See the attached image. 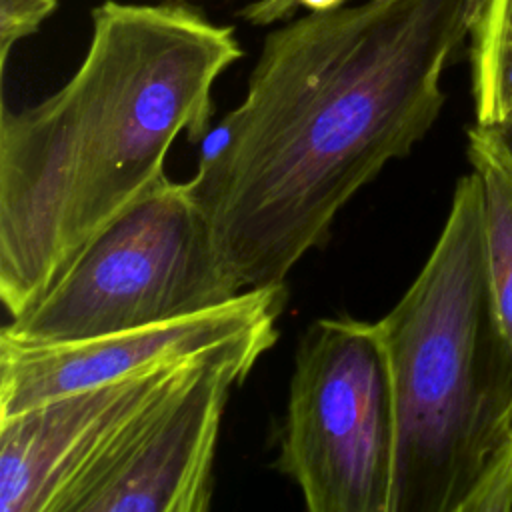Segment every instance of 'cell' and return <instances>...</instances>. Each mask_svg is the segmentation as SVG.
I'll use <instances>...</instances> for the list:
<instances>
[{
	"instance_id": "cell-1",
	"label": "cell",
	"mask_w": 512,
	"mask_h": 512,
	"mask_svg": "<svg viewBox=\"0 0 512 512\" xmlns=\"http://www.w3.org/2000/svg\"><path fill=\"white\" fill-rule=\"evenodd\" d=\"M480 6L362 0L266 36L244 100L186 180L244 290L284 284L348 200L426 136Z\"/></svg>"
},
{
	"instance_id": "cell-2",
	"label": "cell",
	"mask_w": 512,
	"mask_h": 512,
	"mask_svg": "<svg viewBox=\"0 0 512 512\" xmlns=\"http://www.w3.org/2000/svg\"><path fill=\"white\" fill-rule=\"evenodd\" d=\"M240 56L234 28L196 10L106 0L70 80L20 112L2 106L0 298L10 318L164 176L178 134H208L212 88Z\"/></svg>"
},
{
	"instance_id": "cell-3",
	"label": "cell",
	"mask_w": 512,
	"mask_h": 512,
	"mask_svg": "<svg viewBox=\"0 0 512 512\" xmlns=\"http://www.w3.org/2000/svg\"><path fill=\"white\" fill-rule=\"evenodd\" d=\"M374 324L394 402L390 512H466L512 454V344L474 170L456 182L422 270Z\"/></svg>"
},
{
	"instance_id": "cell-4",
	"label": "cell",
	"mask_w": 512,
	"mask_h": 512,
	"mask_svg": "<svg viewBox=\"0 0 512 512\" xmlns=\"http://www.w3.org/2000/svg\"><path fill=\"white\" fill-rule=\"evenodd\" d=\"M240 292L188 184L164 174L108 222L0 338L88 340L190 316Z\"/></svg>"
},
{
	"instance_id": "cell-5",
	"label": "cell",
	"mask_w": 512,
	"mask_h": 512,
	"mask_svg": "<svg viewBox=\"0 0 512 512\" xmlns=\"http://www.w3.org/2000/svg\"><path fill=\"white\" fill-rule=\"evenodd\" d=\"M394 402L376 324L318 318L300 338L274 468L310 512H390Z\"/></svg>"
},
{
	"instance_id": "cell-6",
	"label": "cell",
	"mask_w": 512,
	"mask_h": 512,
	"mask_svg": "<svg viewBox=\"0 0 512 512\" xmlns=\"http://www.w3.org/2000/svg\"><path fill=\"white\" fill-rule=\"evenodd\" d=\"M276 340V324H266L206 352L150 410L76 512H206L230 392Z\"/></svg>"
},
{
	"instance_id": "cell-7",
	"label": "cell",
	"mask_w": 512,
	"mask_h": 512,
	"mask_svg": "<svg viewBox=\"0 0 512 512\" xmlns=\"http://www.w3.org/2000/svg\"><path fill=\"white\" fill-rule=\"evenodd\" d=\"M202 356L0 418V512H76L150 410Z\"/></svg>"
},
{
	"instance_id": "cell-8",
	"label": "cell",
	"mask_w": 512,
	"mask_h": 512,
	"mask_svg": "<svg viewBox=\"0 0 512 512\" xmlns=\"http://www.w3.org/2000/svg\"><path fill=\"white\" fill-rule=\"evenodd\" d=\"M286 284L248 288L226 304L132 330L60 344L0 338V418L46 400L116 382L206 354L266 324H276Z\"/></svg>"
},
{
	"instance_id": "cell-9",
	"label": "cell",
	"mask_w": 512,
	"mask_h": 512,
	"mask_svg": "<svg viewBox=\"0 0 512 512\" xmlns=\"http://www.w3.org/2000/svg\"><path fill=\"white\" fill-rule=\"evenodd\" d=\"M466 154L482 184L484 240L500 322L512 344V144L502 130L474 124Z\"/></svg>"
},
{
	"instance_id": "cell-10",
	"label": "cell",
	"mask_w": 512,
	"mask_h": 512,
	"mask_svg": "<svg viewBox=\"0 0 512 512\" xmlns=\"http://www.w3.org/2000/svg\"><path fill=\"white\" fill-rule=\"evenodd\" d=\"M470 36L476 124L512 130V0H482Z\"/></svg>"
},
{
	"instance_id": "cell-11",
	"label": "cell",
	"mask_w": 512,
	"mask_h": 512,
	"mask_svg": "<svg viewBox=\"0 0 512 512\" xmlns=\"http://www.w3.org/2000/svg\"><path fill=\"white\" fill-rule=\"evenodd\" d=\"M58 0H0V66L6 70L10 50L30 36L56 10Z\"/></svg>"
},
{
	"instance_id": "cell-12",
	"label": "cell",
	"mask_w": 512,
	"mask_h": 512,
	"mask_svg": "<svg viewBox=\"0 0 512 512\" xmlns=\"http://www.w3.org/2000/svg\"><path fill=\"white\" fill-rule=\"evenodd\" d=\"M294 2L302 4L308 10H324V8L344 4V0H262L260 4L248 6V10L244 12V18H248L250 22H256V24L278 20L290 10V6Z\"/></svg>"
},
{
	"instance_id": "cell-13",
	"label": "cell",
	"mask_w": 512,
	"mask_h": 512,
	"mask_svg": "<svg viewBox=\"0 0 512 512\" xmlns=\"http://www.w3.org/2000/svg\"><path fill=\"white\" fill-rule=\"evenodd\" d=\"M504 136H506V138L510 140V144H512V130H506V132H504Z\"/></svg>"
},
{
	"instance_id": "cell-14",
	"label": "cell",
	"mask_w": 512,
	"mask_h": 512,
	"mask_svg": "<svg viewBox=\"0 0 512 512\" xmlns=\"http://www.w3.org/2000/svg\"><path fill=\"white\" fill-rule=\"evenodd\" d=\"M508 512H512V490H510V508H508Z\"/></svg>"
}]
</instances>
